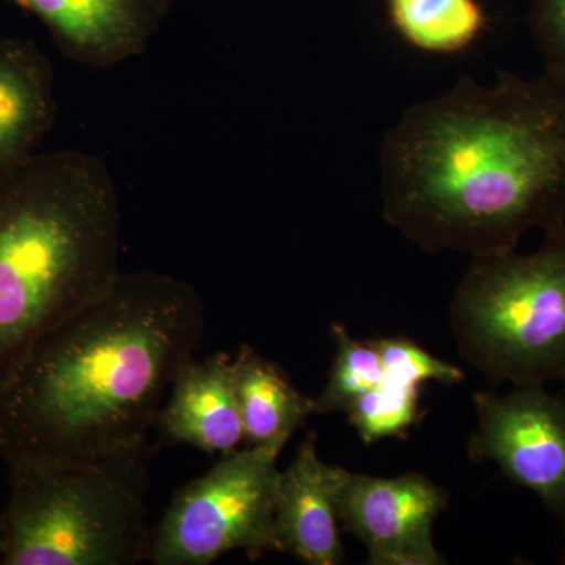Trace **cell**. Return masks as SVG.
Returning <instances> with one entry per match:
<instances>
[{
  "label": "cell",
  "mask_w": 565,
  "mask_h": 565,
  "mask_svg": "<svg viewBox=\"0 0 565 565\" xmlns=\"http://www.w3.org/2000/svg\"><path fill=\"white\" fill-rule=\"evenodd\" d=\"M385 221L426 252L515 250L565 228V84L498 71L414 104L381 145Z\"/></svg>",
  "instance_id": "obj_1"
},
{
  "label": "cell",
  "mask_w": 565,
  "mask_h": 565,
  "mask_svg": "<svg viewBox=\"0 0 565 565\" xmlns=\"http://www.w3.org/2000/svg\"><path fill=\"white\" fill-rule=\"evenodd\" d=\"M203 330L204 303L188 281L122 273L41 337L0 390V459L95 462L151 448L150 430Z\"/></svg>",
  "instance_id": "obj_2"
},
{
  "label": "cell",
  "mask_w": 565,
  "mask_h": 565,
  "mask_svg": "<svg viewBox=\"0 0 565 565\" xmlns=\"http://www.w3.org/2000/svg\"><path fill=\"white\" fill-rule=\"evenodd\" d=\"M120 193L79 150L0 170V390L33 345L122 274Z\"/></svg>",
  "instance_id": "obj_3"
},
{
  "label": "cell",
  "mask_w": 565,
  "mask_h": 565,
  "mask_svg": "<svg viewBox=\"0 0 565 565\" xmlns=\"http://www.w3.org/2000/svg\"><path fill=\"white\" fill-rule=\"evenodd\" d=\"M151 448L95 462L9 467L3 565H131L147 559Z\"/></svg>",
  "instance_id": "obj_4"
},
{
  "label": "cell",
  "mask_w": 565,
  "mask_h": 565,
  "mask_svg": "<svg viewBox=\"0 0 565 565\" xmlns=\"http://www.w3.org/2000/svg\"><path fill=\"white\" fill-rule=\"evenodd\" d=\"M451 313L465 359L493 382H565V228L533 253L475 256Z\"/></svg>",
  "instance_id": "obj_5"
},
{
  "label": "cell",
  "mask_w": 565,
  "mask_h": 565,
  "mask_svg": "<svg viewBox=\"0 0 565 565\" xmlns=\"http://www.w3.org/2000/svg\"><path fill=\"white\" fill-rule=\"evenodd\" d=\"M282 448L269 444L236 449L181 487L152 530L148 563L210 565L234 550L252 559L278 552L275 492Z\"/></svg>",
  "instance_id": "obj_6"
},
{
  "label": "cell",
  "mask_w": 565,
  "mask_h": 565,
  "mask_svg": "<svg viewBox=\"0 0 565 565\" xmlns=\"http://www.w3.org/2000/svg\"><path fill=\"white\" fill-rule=\"evenodd\" d=\"M478 429L470 455L497 463L565 519V403L542 385L504 394L476 393Z\"/></svg>",
  "instance_id": "obj_7"
},
{
  "label": "cell",
  "mask_w": 565,
  "mask_h": 565,
  "mask_svg": "<svg viewBox=\"0 0 565 565\" xmlns=\"http://www.w3.org/2000/svg\"><path fill=\"white\" fill-rule=\"evenodd\" d=\"M448 494L426 476L374 478L348 470L337 494L338 516L370 553L373 565H440L435 520Z\"/></svg>",
  "instance_id": "obj_8"
},
{
  "label": "cell",
  "mask_w": 565,
  "mask_h": 565,
  "mask_svg": "<svg viewBox=\"0 0 565 565\" xmlns=\"http://www.w3.org/2000/svg\"><path fill=\"white\" fill-rule=\"evenodd\" d=\"M43 22L70 61L115 68L139 57L161 28L148 0H7Z\"/></svg>",
  "instance_id": "obj_9"
},
{
  "label": "cell",
  "mask_w": 565,
  "mask_h": 565,
  "mask_svg": "<svg viewBox=\"0 0 565 565\" xmlns=\"http://www.w3.org/2000/svg\"><path fill=\"white\" fill-rule=\"evenodd\" d=\"M345 468L322 462L316 435H308L292 463L278 475L275 492V537L278 552L310 565L344 563L337 494Z\"/></svg>",
  "instance_id": "obj_10"
},
{
  "label": "cell",
  "mask_w": 565,
  "mask_h": 565,
  "mask_svg": "<svg viewBox=\"0 0 565 565\" xmlns=\"http://www.w3.org/2000/svg\"><path fill=\"white\" fill-rule=\"evenodd\" d=\"M154 429L166 444L191 445L210 455L236 451L245 437L232 356L215 353L188 360L174 377Z\"/></svg>",
  "instance_id": "obj_11"
},
{
  "label": "cell",
  "mask_w": 565,
  "mask_h": 565,
  "mask_svg": "<svg viewBox=\"0 0 565 565\" xmlns=\"http://www.w3.org/2000/svg\"><path fill=\"white\" fill-rule=\"evenodd\" d=\"M57 118L54 68L39 44L0 41V170L39 150Z\"/></svg>",
  "instance_id": "obj_12"
},
{
  "label": "cell",
  "mask_w": 565,
  "mask_h": 565,
  "mask_svg": "<svg viewBox=\"0 0 565 565\" xmlns=\"http://www.w3.org/2000/svg\"><path fill=\"white\" fill-rule=\"evenodd\" d=\"M233 362L245 441L285 446L315 414V399L300 393L280 366L250 345H243Z\"/></svg>",
  "instance_id": "obj_13"
},
{
  "label": "cell",
  "mask_w": 565,
  "mask_h": 565,
  "mask_svg": "<svg viewBox=\"0 0 565 565\" xmlns=\"http://www.w3.org/2000/svg\"><path fill=\"white\" fill-rule=\"evenodd\" d=\"M386 6L394 31L426 54L467 51L489 22L479 0H386Z\"/></svg>",
  "instance_id": "obj_14"
},
{
  "label": "cell",
  "mask_w": 565,
  "mask_h": 565,
  "mask_svg": "<svg viewBox=\"0 0 565 565\" xmlns=\"http://www.w3.org/2000/svg\"><path fill=\"white\" fill-rule=\"evenodd\" d=\"M334 356L329 381L315 399V414L345 412L360 396L373 390L384 379V364L373 343L353 340L340 323L332 330Z\"/></svg>",
  "instance_id": "obj_15"
},
{
  "label": "cell",
  "mask_w": 565,
  "mask_h": 565,
  "mask_svg": "<svg viewBox=\"0 0 565 565\" xmlns=\"http://www.w3.org/2000/svg\"><path fill=\"white\" fill-rule=\"evenodd\" d=\"M419 386L386 377L364 393L345 412L363 444L404 437L418 422Z\"/></svg>",
  "instance_id": "obj_16"
},
{
  "label": "cell",
  "mask_w": 565,
  "mask_h": 565,
  "mask_svg": "<svg viewBox=\"0 0 565 565\" xmlns=\"http://www.w3.org/2000/svg\"><path fill=\"white\" fill-rule=\"evenodd\" d=\"M371 343L381 355L386 377L415 386L427 382L451 386L460 384L465 379L460 367L437 359L407 338H379Z\"/></svg>",
  "instance_id": "obj_17"
},
{
  "label": "cell",
  "mask_w": 565,
  "mask_h": 565,
  "mask_svg": "<svg viewBox=\"0 0 565 565\" xmlns=\"http://www.w3.org/2000/svg\"><path fill=\"white\" fill-rule=\"evenodd\" d=\"M531 29L544 73L565 84V0H533Z\"/></svg>",
  "instance_id": "obj_18"
},
{
  "label": "cell",
  "mask_w": 565,
  "mask_h": 565,
  "mask_svg": "<svg viewBox=\"0 0 565 565\" xmlns=\"http://www.w3.org/2000/svg\"><path fill=\"white\" fill-rule=\"evenodd\" d=\"M148 2L151 3L152 9L158 11L159 17H161L163 20V18L170 13V10L173 9L174 2H177V0H148Z\"/></svg>",
  "instance_id": "obj_19"
},
{
  "label": "cell",
  "mask_w": 565,
  "mask_h": 565,
  "mask_svg": "<svg viewBox=\"0 0 565 565\" xmlns=\"http://www.w3.org/2000/svg\"><path fill=\"white\" fill-rule=\"evenodd\" d=\"M564 563H565V557H564Z\"/></svg>",
  "instance_id": "obj_20"
}]
</instances>
